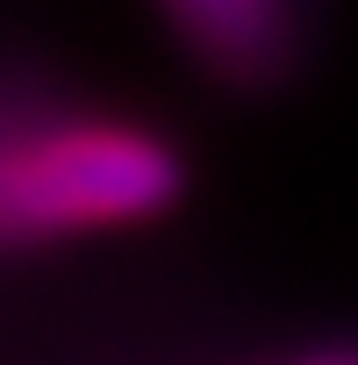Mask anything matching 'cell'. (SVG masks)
Segmentation results:
<instances>
[{"mask_svg": "<svg viewBox=\"0 0 358 365\" xmlns=\"http://www.w3.org/2000/svg\"><path fill=\"white\" fill-rule=\"evenodd\" d=\"M301 365H358V351H322V358H301Z\"/></svg>", "mask_w": 358, "mask_h": 365, "instance_id": "cell-3", "label": "cell"}, {"mask_svg": "<svg viewBox=\"0 0 358 365\" xmlns=\"http://www.w3.org/2000/svg\"><path fill=\"white\" fill-rule=\"evenodd\" d=\"M165 8L187 29V43L223 72L251 79L287 51V0H165Z\"/></svg>", "mask_w": 358, "mask_h": 365, "instance_id": "cell-2", "label": "cell"}, {"mask_svg": "<svg viewBox=\"0 0 358 365\" xmlns=\"http://www.w3.org/2000/svg\"><path fill=\"white\" fill-rule=\"evenodd\" d=\"M187 187L172 143L143 129H65L0 158V230H108L165 215Z\"/></svg>", "mask_w": 358, "mask_h": 365, "instance_id": "cell-1", "label": "cell"}]
</instances>
